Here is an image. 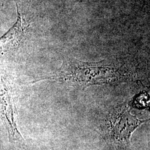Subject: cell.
<instances>
[{
    "mask_svg": "<svg viewBox=\"0 0 150 150\" xmlns=\"http://www.w3.org/2000/svg\"><path fill=\"white\" fill-rule=\"evenodd\" d=\"M0 118L7 131L11 142H23L16 122V113L11 93L0 76Z\"/></svg>",
    "mask_w": 150,
    "mask_h": 150,
    "instance_id": "7a4b0ae2",
    "label": "cell"
},
{
    "mask_svg": "<svg viewBox=\"0 0 150 150\" xmlns=\"http://www.w3.org/2000/svg\"><path fill=\"white\" fill-rule=\"evenodd\" d=\"M108 140L117 150H127L132 134L146 122L132 115L127 106L119 107L105 119Z\"/></svg>",
    "mask_w": 150,
    "mask_h": 150,
    "instance_id": "6da1fadb",
    "label": "cell"
},
{
    "mask_svg": "<svg viewBox=\"0 0 150 150\" xmlns=\"http://www.w3.org/2000/svg\"><path fill=\"white\" fill-rule=\"evenodd\" d=\"M17 18L11 28L0 38V58L18 48L23 41L27 28L17 6Z\"/></svg>",
    "mask_w": 150,
    "mask_h": 150,
    "instance_id": "3957f363",
    "label": "cell"
}]
</instances>
